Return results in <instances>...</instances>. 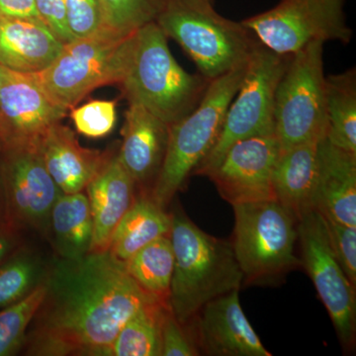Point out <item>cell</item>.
Returning a JSON list of instances; mask_svg holds the SVG:
<instances>
[{"instance_id":"6da1fadb","label":"cell","mask_w":356,"mask_h":356,"mask_svg":"<svg viewBox=\"0 0 356 356\" xmlns=\"http://www.w3.org/2000/svg\"><path fill=\"white\" fill-rule=\"evenodd\" d=\"M43 283L46 293L23 344L30 355L108 356L129 318L156 299L108 250L60 257Z\"/></svg>"},{"instance_id":"7a4b0ae2","label":"cell","mask_w":356,"mask_h":356,"mask_svg":"<svg viewBox=\"0 0 356 356\" xmlns=\"http://www.w3.org/2000/svg\"><path fill=\"white\" fill-rule=\"evenodd\" d=\"M170 236L175 268L168 303L186 324L208 302L240 290L243 274L231 242L206 233L182 211L172 213Z\"/></svg>"},{"instance_id":"3957f363","label":"cell","mask_w":356,"mask_h":356,"mask_svg":"<svg viewBox=\"0 0 356 356\" xmlns=\"http://www.w3.org/2000/svg\"><path fill=\"white\" fill-rule=\"evenodd\" d=\"M209 83L180 67L168 48V37L153 21L134 33L118 86L129 103L142 105L172 125L197 106Z\"/></svg>"},{"instance_id":"277c9868","label":"cell","mask_w":356,"mask_h":356,"mask_svg":"<svg viewBox=\"0 0 356 356\" xmlns=\"http://www.w3.org/2000/svg\"><path fill=\"white\" fill-rule=\"evenodd\" d=\"M156 23L211 81L248 63L261 44L242 22L220 15L197 0H165Z\"/></svg>"},{"instance_id":"5b68a950","label":"cell","mask_w":356,"mask_h":356,"mask_svg":"<svg viewBox=\"0 0 356 356\" xmlns=\"http://www.w3.org/2000/svg\"><path fill=\"white\" fill-rule=\"evenodd\" d=\"M247 64L211 81L191 113L170 126L165 159L149 195L165 208L216 144L229 103L242 83Z\"/></svg>"},{"instance_id":"8992f818","label":"cell","mask_w":356,"mask_h":356,"mask_svg":"<svg viewBox=\"0 0 356 356\" xmlns=\"http://www.w3.org/2000/svg\"><path fill=\"white\" fill-rule=\"evenodd\" d=\"M232 247L247 285H273L301 266L298 220L276 199L234 205Z\"/></svg>"},{"instance_id":"52a82bcc","label":"cell","mask_w":356,"mask_h":356,"mask_svg":"<svg viewBox=\"0 0 356 356\" xmlns=\"http://www.w3.org/2000/svg\"><path fill=\"white\" fill-rule=\"evenodd\" d=\"M135 32L122 35L103 28L72 40L46 70L27 74L69 111L95 89L120 83Z\"/></svg>"},{"instance_id":"ba28073f","label":"cell","mask_w":356,"mask_h":356,"mask_svg":"<svg viewBox=\"0 0 356 356\" xmlns=\"http://www.w3.org/2000/svg\"><path fill=\"white\" fill-rule=\"evenodd\" d=\"M274 136L280 149L327 137L324 43L312 42L290 56L274 95Z\"/></svg>"},{"instance_id":"9c48e42d","label":"cell","mask_w":356,"mask_h":356,"mask_svg":"<svg viewBox=\"0 0 356 356\" xmlns=\"http://www.w3.org/2000/svg\"><path fill=\"white\" fill-rule=\"evenodd\" d=\"M290 56L274 53L261 43L255 48L227 109L216 144L193 175L207 177L238 140L274 135V95Z\"/></svg>"},{"instance_id":"30bf717a","label":"cell","mask_w":356,"mask_h":356,"mask_svg":"<svg viewBox=\"0 0 356 356\" xmlns=\"http://www.w3.org/2000/svg\"><path fill=\"white\" fill-rule=\"evenodd\" d=\"M346 0H281L277 6L248 17L242 24L267 49L289 56L312 42L350 44Z\"/></svg>"},{"instance_id":"8fae6325","label":"cell","mask_w":356,"mask_h":356,"mask_svg":"<svg viewBox=\"0 0 356 356\" xmlns=\"http://www.w3.org/2000/svg\"><path fill=\"white\" fill-rule=\"evenodd\" d=\"M297 232L301 266L313 281L343 350H351L356 339V288L334 257L324 219L318 211L312 210L299 220Z\"/></svg>"},{"instance_id":"7c38bea8","label":"cell","mask_w":356,"mask_h":356,"mask_svg":"<svg viewBox=\"0 0 356 356\" xmlns=\"http://www.w3.org/2000/svg\"><path fill=\"white\" fill-rule=\"evenodd\" d=\"M3 163L4 218L14 228L46 231L54 204L63 193L38 147L6 149Z\"/></svg>"},{"instance_id":"4fadbf2b","label":"cell","mask_w":356,"mask_h":356,"mask_svg":"<svg viewBox=\"0 0 356 356\" xmlns=\"http://www.w3.org/2000/svg\"><path fill=\"white\" fill-rule=\"evenodd\" d=\"M0 147L3 151L39 147L44 136L67 110L51 99L28 76L1 65Z\"/></svg>"},{"instance_id":"5bb4252c","label":"cell","mask_w":356,"mask_h":356,"mask_svg":"<svg viewBox=\"0 0 356 356\" xmlns=\"http://www.w3.org/2000/svg\"><path fill=\"white\" fill-rule=\"evenodd\" d=\"M280 149L274 135L238 140L207 177L232 206L275 199L273 177Z\"/></svg>"},{"instance_id":"9a60e30c","label":"cell","mask_w":356,"mask_h":356,"mask_svg":"<svg viewBox=\"0 0 356 356\" xmlns=\"http://www.w3.org/2000/svg\"><path fill=\"white\" fill-rule=\"evenodd\" d=\"M187 325L200 355L271 356L243 313L240 290L208 302Z\"/></svg>"},{"instance_id":"2e32d148","label":"cell","mask_w":356,"mask_h":356,"mask_svg":"<svg viewBox=\"0 0 356 356\" xmlns=\"http://www.w3.org/2000/svg\"><path fill=\"white\" fill-rule=\"evenodd\" d=\"M170 126L142 105L129 103L119 159L140 187L149 193L165 159Z\"/></svg>"},{"instance_id":"e0dca14e","label":"cell","mask_w":356,"mask_h":356,"mask_svg":"<svg viewBox=\"0 0 356 356\" xmlns=\"http://www.w3.org/2000/svg\"><path fill=\"white\" fill-rule=\"evenodd\" d=\"M38 147L47 170L63 193L86 191L115 153L83 147L60 122L47 132Z\"/></svg>"},{"instance_id":"ac0fdd59","label":"cell","mask_w":356,"mask_h":356,"mask_svg":"<svg viewBox=\"0 0 356 356\" xmlns=\"http://www.w3.org/2000/svg\"><path fill=\"white\" fill-rule=\"evenodd\" d=\"M86 191L93 221L90 252H106L117 225L137 198V184L115 152Z\"/></svg>"},{"instance_id":"d6986e66","label":"cell","mask_w":356,"mask_h":356,"mask_svg":"<svg viewBox=\"0 0 356 356\" xmlns=\"http://www.w3.org/2000/svg\"><path fill=\"white\" fill-rule=\"evenodd\" d=\"M315 210L325 217L356 227V154L321 140Z\"/></svg>"},{"instance_id":"ffe728a7","label":"cell","mask_w":356,"mask_h":356,"mask_svg":"<svg viewBox=\"0 0 356 356\" xmlns=\"http://www.w3.org/2000/svg\"><path fill=\"white\" fill-rule=\"evenodd\" d=\"M65 44L38 17H0V65L37 74L58 58Z\"/></svg>"},{"instance_id":"44dd1931","label":"cell","mask_w":356,"mask_h":356,"mask_svg":"<svg viewBox=\"0 0 356 356\" xmlns=\"http://www.w3.org/2000/svg\"><path fill=\"white\" fill-rule=\"evenodd\" d=\"M318 146L308 142L281 149L274 166V196L298 221L315 210Z\"/></svg>"},{"instance_id":"7402d4cb","label":"cell","mask_w":356,"mask_h":356,"mask_svg":"<svg viewBox=\"0 0 356 356\" xmlns=\"http://www.w3.org/2000/svg\"><path fill=\"white\" fill-rule=\"evenodd\" d=\"M170 229L172 214L154 202L149 194L142 193L117 225L108 252L125 264L145 245L170 235Z\"/></svg>"},{"instance_id":"603a6c76","label":"cell","mask_w":356,"mask_h":356,"mask_svg":"<svg viewBox=\"0 0 356 356\" xmlns=\"http://www.w3.org/2000/svg\"><path fill=\"white\" fill-rule=\"evenodd\" d=\"M46 231L60 257L79 259L90 252L93 221L83 191L62 193L51 208Z\"/></svg>"},{"instance_id":"cb8c5ba5","label":"cell","mask_w":356,"mask_h":356,"mask_svg":"<svg viewBox=\"0 0 356 356\" xmlns=\"http://www.w3.org/2000/svg\"><path fill=\"white\" fill-rule=\"evenodd\" d=\"M325 139L346 152L356 154V70L325 76Z\"/></svg>"},{"instance_id":"d4e9b609","label":"cell","mask_w":356,"mask_h":356,"mask_svg":"<svg viewBox=\"0 0 356 356\" xmlns=\"http://www.w3.org/2000/svg\"><path fill=\"white\" fill-rule=\"evenodd\" d=\"M168 307L156 298L145 303L118 332L108 356H161V325Z\"/></svg>"},{"instance_id":"484cf974","label":"cell","mask_w":356,"mask_h":356,"mask_svg":"<svg viewBox=\"0 0 356 356\" xmlns=\"http://www.w3.org/2000/svg\"><path fill=\"white\" fill-rule=\"evenodd\" d=\"M124 264L131 277L145 291L168 302L175 268V252L170 235L145 245Z\"/></svg>"},{"instance_id":"4316f807","label":"cell","mask_w":356,"mask_h":356,"mask_svg":"<svg viewBox=\"0 0 356 356\" xmlns=\"http://www.w3.org/2000/svg\"><path fill=\"white\" fill-rule=\"evenodd\" d=\"M46 293L43 280L24 298L0 311V356L13 355L25 341L28 327Z\"/></svg>"},{"instance_id":"83f0119b","label":"cell","mask_w":356,"mask_h":356,"mask_svg":"<svg viewBox=\"0 0 356 356\" xmlns=\"http://www.w3.org/2000/svg\"><path fill=\"white\" fill-rule=\"evenodd\" d=\"M165 0H99L103 28L128 35L156 21Z\"/></svg>"},{"instance_id":"f1b7e54d","label":"cell","mask_w":356,"mask_h":356,"mask_svg":"<svg viewBox=\"0 0 356 356\" xmlns=\"http://www.w3.org/2000/svg\"><path fill=\"white\" fill-rule=\"evenodd\" d=\"M44 273L39 259L22 254L0 268V309L24 298L43 280Z\"/></svg>"},{"instance_id":"f546056e","label":"cell","mask_w":356,"mask_h":356,"mask_svg":"<svg viewBox=\"0 0 356 356\" xmlns=\"http://www.w3.org/2000/svg\"><path fill=\"white\" fill-rule=\"evenodd\" d=\"M115 100H90L70 109V118L77 132L90 139H99L114 130L117 122Z\"/></svg>"},{"instance_id":"4dcf8cb0","label":"cell","mask_w":356,"mask_h":356,"mask_svg":"<svg viewBox=\"0 0 356 356\" xmlns=\"http://www.w3.org/2000/svg\"><path fill=\"white\" fill-rule=\"evenodd\" d=\"M322 216L334 257L346 277L356 288V227L346 226L331 218Z\"/></svg>"},{"instance_id":"1f68e13d","label":"cell","mask_w":356,"mask_h":356,"mask_svg":"<svg viewBox=\"0 0 356 356\" xmlns=\"http://www.w3.org/2000/svg\"><path fill=\"white\" fill-rule=\"evenodd\" d=\"M67 22L74 39L90 36L103 29L99 0H65Z\"/></svg>"},{"instance_id":"d6a6232c","label":"cell","mask_w":356,"mask_h":356,"mask_svg":"<svg viewBox=\"0 0 356 356\" xmlns=\"http://www.w3.org/2000/svg\"><path fill=\"white\" fill-rule=\"evenodd\" d=\"M200 355L187 324H181L168 307L161 325V356Z\"/></svg>"},{"instance_id":"836d02e7","label":"cell","mask_w":356,"mask_h":356,"mask_svg":"<svg viewBox=\"0 0 356 356\" xmlns=\"http://www.w3.org/2000/svg\"><path fill=\"white\" fill-rule=\"evenodd\" d=\"M35 6L40 19L60 42L67 44L74 40L67 26L65 0H35Z\"/></svg>"},{"instance_id":"e575fe53","label":"cell","mask_w":356,"mask_h":356,"mask_svg":"<svg viewBox=\"0 0 356 356\" xmlns=\"http://www.w3.org/2000/svg\"><path fill=\"white\" fill-rule=\"evenodd\" d=\"M0 17H39L35 0H0Z\"/></svg>"},{"instance_id":"d590c367","label":"cell","mask_w":356,"mask_h":356,"mask_svg":"<svg viewBox=\"0 0 356 356\" xmlns=\"http://www.w3.org/2000/svg\"><path fill=\"white\" fill-rule=\"evenodd\" d=\"M13 247V241L6 235H0V261L6 257Z\"/></svg>"},{"instance_id":"8d00e7d4","label":"cell","mask_w":356,"mask_h":356,"mask_svg":"<svg viewBox=\"0 0 356 356\" xmlns=\"http://www.w3.org/2000/svg\"><path fill=\"white\" fill-rule=\"evenodd\" d=\"M199 2H202V3L211 4V6H214V0H197Z\"/></svg>"},{"instance_id":"74e56055","label":"cell","mask_w":356,"mask_h":356,"mask_svg":"<svg viewBox=\"0 0 356 356\" xmlns=\"http://www.w3.org/2000/svg\"><path fill=\"white\" fill-rule=\"evenodd\" d=\"M1 81H2V76H1V65H0V86H1Z\"/></svg>"}]
</instances>
